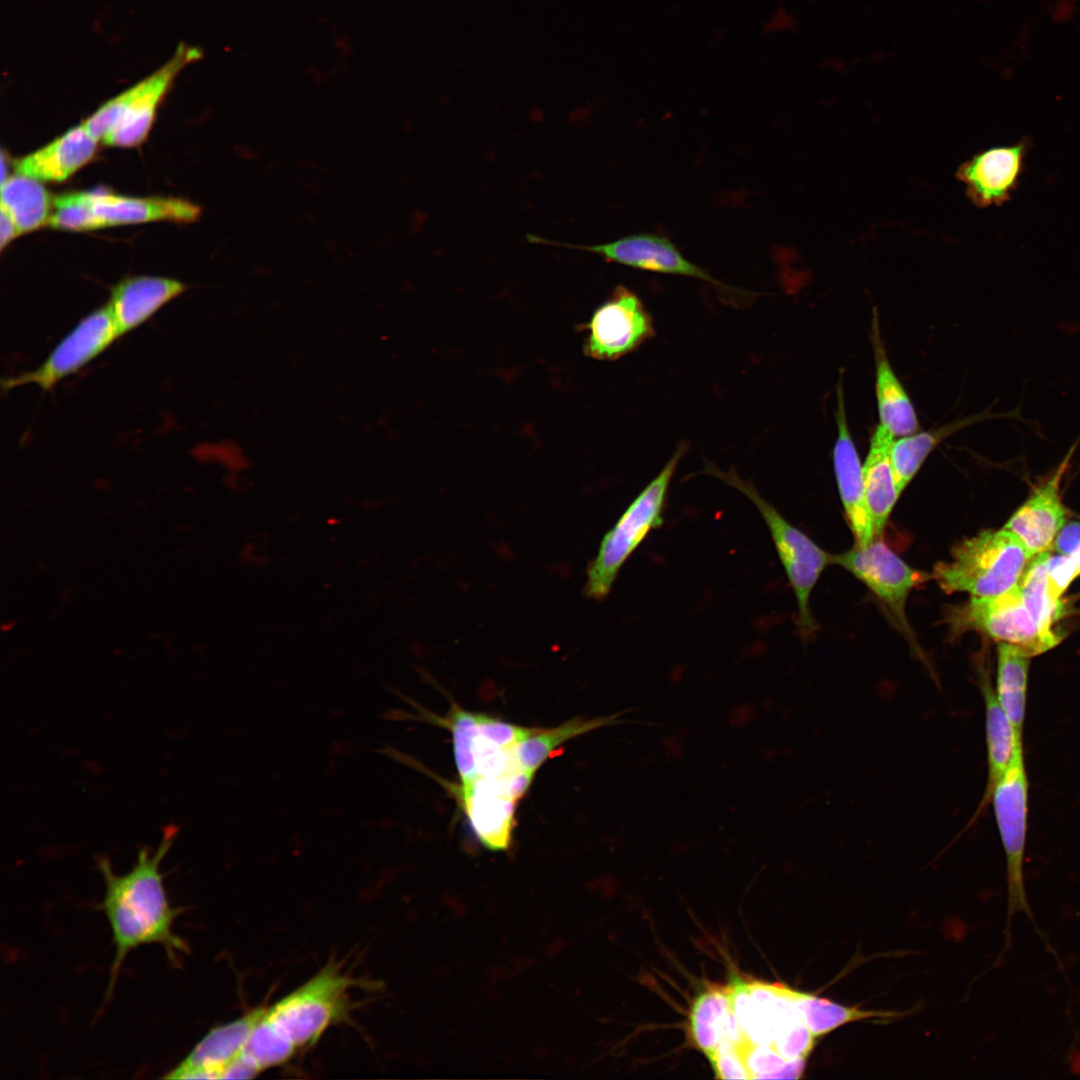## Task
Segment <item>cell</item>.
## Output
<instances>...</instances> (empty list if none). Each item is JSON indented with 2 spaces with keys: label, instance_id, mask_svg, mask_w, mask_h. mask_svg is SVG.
Masks as SVG:
<instances>
[{
  "label": "cell",
  "instance_id": "6da1fadb",
  "mask_svg": "<svg viewBox=\"0 0 1080 1080\" xmlns=\"http://www.w3.org/2000/svg\"><path fill=\"white\" fill-rule=\"evenodd\" d=\"M177 833L176 826L167 825L158 847L154 851L147 846L142 847L131 870L122 875L113 871L105 856L97 858L105 884L100 906L110 925L115 946L108 993L113 988L123 961L133 949L141 945L159 944L169 960L175 963L187 951L185 942L172 931L178 912L168 901L160 871L161 862L172 847Z\"/></svg>",
  "mask_w": 1080,
  "mask_h": 1080
},
{
  "label": "cell",
  "instance_id": "7a4b0ae2",
  "mask_svg": "<svg viewBox=\"0 0 1080 1080\" xmlns=\"http://www.w3.org/2000/svg\"><path fill=\"white\" fill-rule=\"evenodd\" d=\"M731 1009L746 1041L767 1046L788 1062L806 1064L817 1037L807 1025V993L778 983L743 982L728 985Z\"/></svg>",
  "mask_w": 1080,
  "mask_h": 1080
},
{
  "label": "cell",
  "instance_id": "3957f363",
  "mask_svg": "<svg viewBox=\"0 0 1080 1080\" xmlns=\"http://www.w3.org/2000/svg\"><path fill=\"white\" fill-rule=\"evenodd\" d=\"M1033 557L1011 531L988 529L955 545L951 560L938 562L931 579L948 594L994 597L1019 584Z\"/></svg>",
  "mask_w": 1080,
  "mask_h": 1080
},
{
  "label": "cell",
  "instance_id": "277c9868",
  "mask_svg": "<svg viewBox=\"0 0 1080 1080\" xmlns=\"http://www.w3.org/2000/svg\"><path fill=\"white\" fill-rule=\"evenodd\" d=\"M681 444L660 472L644 487L601 540L596 556L587 568L585 595L605 599L618 574L651 531L664 523L670 483L686 451Z\"/></svg>",
  "mask_w": 1080,
  "mask_h": 1080
},
{
  "label": "cell",
  "instance_id": "5b68a950",
  "mask_svg": "<svg viewBox=\"0 0 1080 1080\" xmlns=\"http://www.w3.org/2000/svg\"><path fill=\"white\" fill-rule=\"evenodd\" d=\"M704 473L740 491L758 510L795 595L799 633L803 639L809 638L817 628L810 609L811 594L822 572L833 564V554L827 553L791 524L750 481L740 477L733 469L724 471L708 463Z\"/></svg>",
  "mask_w": 1080,
  "mask_h": 1080
},
{
  "label": "cell",
  "instance_id": "8992f818",
  "mask_svg": "<svg viewBox=\"0 0 1080 1080\" xmlns=\"http://www.w3.org/2000/svg\"><path fill=\"white\" fill-rule=\"evenodd\" d=\"M197 47L180 45L161 68L111 98L82 122L97 141L113 147H135L147 137L157 108L184 66L202 57Z\"/></svg>",
  "mask_w": 1080,
  "mask_h": 1080
},
{
  "label": "cell",
  "instance_id": "52a82bcc",
  "mask_svg": "<svg viewBox=\"0 0 1080 1080\" xmlns=\"http://www.w3.org/2000/svg\"><path fill=\"white\" fill-rule=\"evenodd\" d=\"M354 980L336 967H326L303 985L267 1007L276 1029L300 1050L315 1044L348 1009Z\"/></svg>",
  "mask_w": 1080,
  "mask_h": 1080
},
{
  "label": "cell",
  "instance_id": "ba28073f",
  "mask_svg": "<svg viewBox=\"0 0 1080 1080\" xmlns=\"http://www.w3.org/2000/svg\"><path fill=\"white\" fill-rule=\"evenodd\" d=\"M449 720L461 784L523 769L516 747L533 728L459 708Z\"/></svg>",
  "mask_w": 1080,
  "mask_h": 1080
},
{
  "label": "cell",
  "instance_id": "9c48e42d",
  "mask_svg": "<svg viewBox=\"0 0 1080 1080\" xmlns=\"http://www.w3.org/2000/svg\"><path fill=\"white\" fill-rule=\"evenodd\" d=\"M990 798L1006 857L1008 910L1005 944L1008 946L1013 915L1023 912L1031 918L1023 871L1028 816V778L1023 746L1016 748L1007 770L994 786Z\"/></svg>",
  "mask_w": 1080,
  "mask_h": 1080
},
{
  "label": "cell",
  "instance_id": "30bf717a",
  "mask_svg": "<svg viewBox=\"0 0 1080 1080\" xmlns=\"http://www.w3.org/2000/svg\"><path fill=\"white\" fill-rule=\"evenodd\" d=\"M950 623L955 632L979 631L999 643L1011 644L1030 657L1059 644L1060 632L1044 630L1027 608L1019 585L994 597H972L954 608Z\"/></svg>",
  "mask_w": 1080,
  "mask_h": 1080
},
{
  "label": "cell",
  "instance_id": "8fae6325",
  "mask_svg": "<svg viewBox=\"0 0 1080 1080\" xmlns=\"http://www.w3.org/2000/svg\"><path fill=\"white\" fill-rule=\"evenodd\" d=\"M832 562L863 582L886 606L897 626L912 636L905 613L907 598L913 589L930 580L931 574L909 566L883 539L863 546L855 544L844 553L834 554Z\"/></svg>",
  "mask_w": 1080,
  "mask_h": 1080
},
{
  "label": "cell",
  "instance_id": "7c38bea8",
  "mask_svg": "<svg viewBox=\"0 0 1080 1080\" xmlns=\"http://www.w3.org/2000/svg\"><path fill=\"white\" fill-rule=\"evenodd\" d=\"M533 777L534 774L518 770L461 784L464 812L485 848L501 851L510 846L516 807Z\"/></svg>",
  "mask_w": 1080,
  "mask_h": 1080
},
{
  "label": "cell",
  "instance_id": "4fadbf2b",
  "mask_svg": "<svg viewBox=\"0 0 1080 1080\" xmlns=\"http://www.w3.org/2000/svg\"><path fill=\"white\" fill-rule=\"evenodd\" d=\"M119 339L108 305L101 306L71 329L35 369L2 379L4 391L33 384L50 390L78 372Z\"/></svg>",
  "mask_w": 1080,
  "mask_h": 1080
},
{
  "label": "cell",
  "instance_id": "5bb4252c",
  "mask_svg": "<svg viewBox=\"0 0 1080 1080\" xmlns=\"http://www.w3.org/2000/svg\"><path fill=\"white\" fill-rule=\"evenodd\" d=\"M585 352L598 360H616L638 349L655 334L652 317L639 296L617 286L586 326Z\"/></svg>",
  "mask_w": 1080,
  "mask_h": 1080
},
{
  "label": "cell",
  "instance_id": "9a60e30c",
  "mask_svg": "<svg viewBox=\"0 0 1080 1080\" xmlns=\"http://www.w3.org/2000/svg\"><path fill=\"white\" fill-rule=\"evenodd\" d=\"M527 241L534 244L559 246L590 252L601 256L608 262H614L634 269L696 278L701 281L727 288L705 269L689 261L677 246L665 235L658 233L630 234L607 243L594 245H574L549 240L528 234Z\"/></svg>",
  "mask_w": 1080,
  "mask_h": 1080
},
{
  "label": "cell",
  "instance_id": "2e32d148",
  "mask_svg": "<svg viewBox=\"0 0 1080 1080\" xmlns=\"http://www.w3.org/2000/svg\"><path fill=\"white\" fill-rule=\"evenodd\" d=\"M1074 450L1075 445L1054 472L1033 489L1004 526L1023 542L1032 556L1049 552L1065 524L1067 510L1061 499L1060 484Z\"/></svg>",
  "mask_w": 1080,
  "mask_h": 1080
},
{
  "label": "cell",
  "instance_id": "e0dca14e",
  "mask_svg": "<svg viewBox=\"0 0 1080 1080\" xmlns=\"http://www.w3.org/2000/svg\"><path fill=\"white\" fill-rule=\"evenodd\" d=\"M835 419L837 438L833 448V464L836 482L856 545L863 546L874 540V533L862 465L848 426L842 377L836 386Z\"/></svg>",
  "mask_w": 1080,
  "mask_h": 1080
},
{
  "label": "cell",
  "instance_id": "ac0fdd59",
  "mask_svg": "<svg viewBox=\"0 0 1080 1080\" xmlns=\"http://www.w3.org/2000/svg\"><path fill=\"white\" fill-rule=\"evenodd\" d=\"M1028 149L1025 141L974 155L957 170L968 198L978 207L999 206L1016 189Z\"/></svg>",
  "mask_w": 1080,
  "mask_h": 1080
},
{
  "label": "cell",
  "instance_id": "d6986e66",
  "mask_svg": "<svg viewBox=\"0 0 1080 1080\" xmlns=\"http://www.w3.org/2000/svg\"><path fill=\"white\" fill-rule=\"evenodd\" d=\"M266 1009L267 1006L255 1008L231 1022L212 1028L164 1078L222 1079L225 1069L241 1054L246 1040Z\"/></svg>",
  "mask_w": 1080,
  "mask_h": 1080
},
{
  "label": "cell",
  "instance_id": "ffe728a7",
  "mask_svg": "<svg viewBox=\"0 0 1080 1080\" xmlns=\"http://www.w3.org/2000/svg\"><path fill=\"white\" fill-rule=\"evenodd\" d=\"M88 204L102 228L155 221L190 223L201 208L174 197H131L108 191H85Z\"/></svg>",
  "mask_w": 1080,
  "mask_h": 1080
},
{
  "label": "cell",
  "instance_id": "44dd1931",
  "mask_svg": "<svg viewBox=\"0 0 1080 1080\" xmlns=\"http://www.w3.org/2000/svg\"><path fill=\"white\" fill-rule=\"evenodd\" d=\"M186 290L177 280L160 276H132L119 281L107 303L120 337L140 327Z\"/></svg>",
  "mask_w": 1080,
  "mask_h": 1080
},
{
  "label": "cell",
  "instance_id": "7402d4cb",
  "mask_svg": "<svg viewBox=\"0 0 1080 1080\" xmlns=\"http://www.w3.org/2000/svg\"><path fill=\"white\" fill-rule=\"evenodd\" d=\"M98 142L81 123L17 160L15 173L40 182L65 181L94 157Z\"/></svg>",
  "mask_w": 1080,
  "mask_h": 1080
},
{
  "label": "cell",
  "instance_id": "603a6c76",
  "mask_svg": "<svg viewBox=\"0 0 1080 1080\" xmlns=\"http://www.w3.org/2000/svg\"><path fill=\"white\" fill-rule=\"evenodd\" d=\"M871 338L875 359V394L879 424L894 437L918 432L919 421L916 411L889 361L876 310L872 321Z\"/></svg>",
  "mask_w": 1080,
  "mask_h": 1080
},
{
  "label": "cell",
  "instance_id": "cb8c5ba5",
  "mask_svg": "<svg viewBox=\"0 0 1080 1080\" xmlns=\"http://www.w3.org/2000/svg\"><path fill=\"white\" fill-rule=\"evenodd\" d=\"M894 438L882 425H877L862 466L874 539H883L887 520L901 495L895 482L890 456Z\"/></svg>",
  "mask_w": 1080,
  "mask_h": 1080
},
{
  "label": "cell",
  "instance_id": "d4e9b609",
  "mask_svg": "<svg viewBox=\"0 0 1080 1080\" xmlns=\"http://www.w3.org/2000/svg\"><path fill=\"white\" fill-rule=\"evenodd\" d=\"M979 681L985 703L988 785L984 801H987L994 786L1007 770L1016 748L1023 746V738L1014 731L985 673L981 672Z\"/></svg>",
  "mask_w": 1080,
  "mask_h": 1080
},
{
  "label": "cell",
  "instance_id": "484cf974",
  "mask_svg": "<svg viewBox=\"0 0 1080 1080\" xmlns=\"http://www.w3.org/2000/svg\"><path fill=\"white\" fill-rule=\"evenodd\" d=\"M1030 656L1017 647L999 643L996 698L1016 734L1023 738Z\"/></svg>",
  "mask_w": 1080,
  "mask_h": 1080
},
{
  "label": "cell",
  "instance_id": "4316f807",
  "mask_svg": "<svg viewBox=\"0 0 1080 1080\" xmlns=\"http://www.w3.org/2000/svg\"><path fill=\"white\" fill-rule=\"evenodd\" d=\"M623 714L620 712L591 719L577 717L554 728H533L516 747L518 761L523 769L535 775L560 745L600 727L625 723L619 720Z\"/></svg>",
  "mask_w": 1080,
  "mask_h": 1080
},
{
  "label": "cell",
  "instance_id": "83f0119b",
  "mask_svg": "<svg viewBox=\"0 0 1080 1080\" xmlns=\"http://www.w3.org/2000/svg\"><path fill=\"white\" fill-rule=\"evenodd\" d=\"M0 208L11 216L23 234L48 225L53 198L42 182L15 173L1 183Z\"/></svg>",
  "mask_w": 1080,
  "mask_h": 1080
},
{
  "label": "cell",
  "instance_id": "f1b7e54d",
  "mask_svg": "<svg viewBox=\"0 0 1080 1080\" xmlns=\"http://www.w3.org/2000/svg\"><path fill=\"white\" fill-rule=\"evenodd\" d=\"M977 420L978 416L969 417L934 430L915 432L894 440L890 456L899 493L903 492L940 442Z\"/></svg>",
  "mask_w": 1080,
  "mask_h": 1080
},
{
  "label": "cell",
  "instance_id": "f546056e",
  "mask_svg": "<svg viewBox=\"0 0 1080 1080\" xmlns=\"http://www.w3.org/2000/svg\"><path fill=\"white\" fill-rule=\"evenodd\" d=\"M1049 556L1048 552L1035 555L1018 585L1037 623L1046 631L1057 632L1054 625L1063 617L1065 605L1054 592L1048 577Z\"/></svg>",
  "mask_w": 1080,
  "mask_h": 1080
},
{
  "label": "cell",
  "instance_id": "4dcf8cb0",
  "mask_svg": "<svg viewBox=\"0 0 1080 1080\" xmlns=\"http://www.w3.org/2000/svg\"><path fill=\"white\" fill-rule=\"evenodd\" d=\"M730 1009L728 986H711L701 993L690 1012V1033L695 1045L707 1056L721 1042V1025Z\"/></svg>",
  "mask_w": 1080,
  "mask_h": 1080
},
{
  "label": "cell",
  "instance_id": "1f68e13d",
  "mask_svg": "<svg viewBox=\"0 0 1080 1080\" xmlns=\"http://www.w3.org/2000/svg\"><path fill=\"white\" fill-rule=\"evenodd\" d=\"M266 1011L251 1031L241 1052L260 1072L285 1064L298 1051L295 1045L276 1029Z\"/></svg>",
  "mask_w": 1080,
  "mask_h": 1080
},
{
  "label": "cell",
  "instance_id": "d6a6232c",
  "mask_svg": "<svg viewBox=\"0 0 1080 1080\" xmlns=\"http://www.w3.org/2000/svg\"><path fill=\"white\" fill-rule=\"evenodd\" d=\"M48 225L54 229L74 232L102 228L88 204L85 191L69 192L54 197Z\"/></svg>",
  "mask_w": 1080,
  "mask_h": 1080
},
{
  "label": "cell",
  "instance_id": "836d02e7",
  "mask_svg": "<svg viewBox=\"0 0 1080 1080\" xmlns=\"http://www.w3.org/2000/svg\"><path fill=\"white\" fill-rule=\"evenodd\" d=\"M716 1076L721 1079H750L744 1061L733 1045L722 1042L707 1056Z\"/></svg>",
  "mask_w": 1080,
  "mask_h": 1080
},
{
  "label": "cell",
  "instance_id": "e575fe53",
  "mask_svg": "<svg viewBox=\"0 0 1080 1080\" xmlns=\"http://www.w3.org/2000/svg\"><path fill=\"white\" fill-rule=\"evenodd\" d=\"M1060 555L1070 556L1080 549V521L1064 525L1058 532L1052 547Z\"/></svg>",
  "mask_w": 1080,
  "mask_h": 1080
},
{
  "label": "cell",
  "instance_id": "d590c367",
  "mask_svg": "<svg viewBox=\"0 0 1080 1080\" xmlns=\"http://www.w3.org/2000/svg\"><path fill=\"white\" fill-rule=\"evenodd\" d=\"M20 234L11 216L0 208V247L4 250Z\"/></svg>",
  "mask_w": 1080,
  "mask_h": 1080
},
{
  "label": "cell",
  "instance_id": "8d00e7d4",
  "mask_svg": "<svg viewBox=\"0 0 1080 1080\" xmlns=\"http://www.w3.org/2000/svg\"><path fill=\"white\" fill-rule=\"evenodd\" d=\"M1070 558H1071V560H1072V562H1073V564H1074V566L1076 568L1077 575L1079 576L1080 575V549L1077 550L1074 554L1070 555Z\"/></svg>",
  "mask_w": 1080,
  "mask_h": 1080
}]
</instances>
